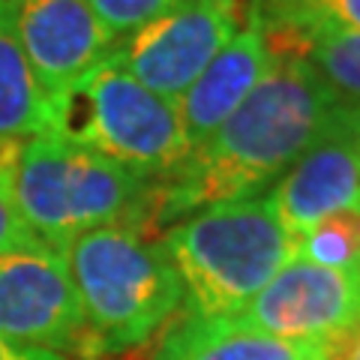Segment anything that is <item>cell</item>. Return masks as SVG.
Instances as JSON below:
<instances>
[{
	"label": "cell",
	"instance_id": "obj_1",
	"mask_svg": "<svg viewBox=\"0 0 360 360\" xmlns=\"http://www.w3.org/2000/svg\"><path fill=\"white\" fill-rule=\"evenodd\" d=\"M336 105L340 99L300 58L274 51L238 111L156 184L153 229L165 231L201 207L270 189L319 139Z\"/></svg>",
	"mask_w": 360,
	"mask_h": 360
},
{
	"label": "cell",
	"instance_id": "obj_2",
	"mask_svg": "<svg viewBox=\"0 0 360 360\" xmlns=\"http://www.w3.org/2000/svg\"><path fill=\"white\" fill-rule=\"evenodd\" d=\"M144 222H111L63 250L84 315V360L148 345L184 307L180 276Z\"/></svg>",
	"mask_w": 360,
	"mask_h": 360
},
{
	"label": "cell",
	"instance_id": "obj_3",
	"mask_svg": "<svg viewBox=\"0 0 360 360\" xmlns=\"http://www.w3.org/2000/svg\"><path fill=\"white\" fill-rule=\"evenodd\" d=\"M160 243L184 285L180 315L189 319H229L295 258L270 189L189 213Z\"/></svg>",
	"mask_w": 360,
	"mask_h": 360
},
{
	"label": "cell",
	"instance_id": "obj_4",
	"mask_svg": "<svg viewBox=\"0 0 360 360\" xmlns=\"http://www.w3.org/2000/svg\"><path fill=\"white\" fill-rule=\"evenodd\" d=\"M153 180L54 132L21 141L13 160L21 219L39 243L60 252L99 225L144 222L153 229Z\"/></svg>",
	"mask_w": 360,
	"mask_h": 360
},
{
	"label": "cell",
	"instance_id": "obj_5",
	"mask_svg": "<svg viewBox=\"0 0 360 360\" xmlns=\"http://www.w3.org/2000/svg\"><path fill=\"white\" fill-rule=\"evenodd\" d=\"M51 132L153 184L189 156L177 103L144 87L111 54L51 103Z\"/></svg>",
	"mask_w": 360,
	"mask_h": 360
},
{
	"label": "cell",
	"instance_id": "obj_6",
	"mask_svg": "<svg viewBox=\"0 0 360 360\" xmlns=\"http://www.w3.org/2000/svg\"><path fill=\"white\" fill-rule=\"evenodd\" d=\"M240 21L243 0H186L117 39L111 58L153 94L177 103L231 42Z\"/></svg>",
	"mask_w": 360,
	"mask_h": 360
},
{
	"label": "cell",
	"instance_id": "obj_7",
	"mask_svg": "<svg viewBox=\"0 0 360 360\" xmlns=\"http://www.w3.org/2000/svg\"><path fill=\"white\" fill-rule=\"evenodd\" d=\"M0 336L84 360V315L60 250L0 252Z\"/></svg>",
	"mask_w": 360,
	"mask_h": 360
},
{
	"label": "cell",
	"instance_id": "obj_8",
	"mask_svg": "<svg viewBox=\"0 0 360 360\" xmlns=\"http://www.w3.org/2000/svg\"><path fill=\"white\" fill-rule=\"evenodd\" d=\"M225 321L279 340L330 345L360 321V274L291 258L243 309Z\"/></svg>",
	"mask_w": 360,
	"mask_h": 360
},
{
	"label": "cell",
	"instance_id": "obj_9",
	"mask_svg": "<svg viewBox=\"0 0 360 360\" xmlns=\"http://www.w3.org/2000/svg\"><path fill=\"white\" fill-rule=\"evenodd\" d=\"M270 198L295 240L330 217L360 213V103L340 99L319 139L270 186Z\"/></svg>",
	"mask_w": 360,
	"mask_h": 360
},
{
	"label": "cell",
	"instance_id": "obj_10",
	"mask_svg": "<svg viewBox=\"0 0 360 360\" xmlns=\"http://www.w3.org/2000/svg\"><path fill=\"white\" fill-rule=\"evenodd\" d=\"M6 6L49 103L60 99L115 49V37L87 0H6Z\"/></svg>",
	"mask_w": 360,
	"mask_h": 360
},
{
	"label": "cell",
	"instance_id": "obj_11",
	"mask_svg": "<svg viewBox=\"0 0 360 360\" xmlns=\"http://www.w3.org/2000/svg\"><path fill=\"white\" fill-rule=\"evenodd\" d=\"M270 63L274 49L267 37V21L252 0H243V21L238 33L177 99L189 150L201 148L238 111V105L264 78Z\"/></svg>",
	"mask_w": 360,
	"mask_h": 360
},
{
	"label": "cell",
	"instance_id": "obj_12",
	"mask_svg": "<svg viewBox=\"0 0 360 360\" xmlns=\"http://www.w3.org/2000/svg\"><path fill=\"white\" fill-rule=\"evenodd\" d=\"M328 342L279 340L234 328L225 319L174 315L160 336L153 360H328Z\"/></svg>",
	"mask_w": 360,
	"mask_h": 360
},
{
	"label": "cell",
	"instance_id": "obj_13",
	"mask_svg": "<svg viewBox=\"0 0 360 360\" xmlns=\"http://www.w3.org/2000/svg\"><path fill=\"white\" fill-rule=\"evenodd\" d=\"M49 132L51 103L27 63L6 0H0V141L21 144Z\"/></svg>",
	"mask_w": 360,
	"mask_h": 360
},
{
	"label": "cell",
	"instance_id": "obj_14",
	"mask_svg": "<svg viewBox=\"0 0 360 360\" xmlns=\"http://www.w3.org/2000/svg\"><path fill=\"white\" fill-rule=\"evenodd\" d=\"M270 49L295 54L336 99L360 103V30H270Z\"/></svg>",
	"mask_w": 360,
	"mask_h": 360
},
{
	"label": "cell",
	"instance_id": "obj_15",
	"mask_svg": "<svg viewBox=\"0 0 360 360\" xmlns=\"http://www.w3.org/2000/svg\"><path fill=\"white\" fill-rule=\"evenodd\" d=\"M270 30H360V0H252Z\"/></svg>",
	"mask_w": 360,
	"mask_h": 360
},
{
	"label": "cell",
	"instance_id": "obj_16",
	"mask_svg": "<svg viewBox=\"0 0 360 360\" xmlns=\"http://www.w3.org/2000/svg\"><path fill=\"white\" fill-rule=\"evenodd\" d=\"M295 258L360 274V213H340L295 240Z\"/></svg>",
	"mask_w": 360,
	"mask_h": 360
},
{
	"label": "cell",
	"instance_id": "obj_17",
	"mask_svg": "<svg viewBox=\"0 0 360 360\" xmlns=\"http://www.w3.org/2000/svg\"><path fill=\"white\" fill-rule=\"evenodd\" d=\"M87 4L117 42L186 0H87Z\"/></svg>",
	"mask_w": 360,
	"mask_h": 360
},
{
	"label": "cell",
	"instance_id": "obj_18",
	"mask_svg": "<svg viewBox=\"0 0 360 360\" xmlns=\"http://www.w3.org/2000/svg\"><path fill=\"white\" fill-rule=\"evenodd\" d=\"M18 144L0 141V252L9 250H25V246L39 243L21 219V210L13 195V160H15Z\"/></svg>",
	"mask_w": 360,
	"mask_h": 360
},
{
	"label": "cell",
	"instance_id": "obj_19",
	"mask_svg": "<svg viewBox=\"0 0 360 360\" xmlns=\"http://www.w3.org/2000/svg\"><path fill=\"white\" fill-rule=\"evenodd\" d=\"M0 360H78V357L51 352V348L27 345V342L9 340V336H0Z\"/></svg>",
	"mask_w": 360,
	"mask_h": 360
},
{
	"label": "cell",
	"instance_id": "obj_20",
	"mask_svg": "<svg viewBox=\"0 0 360 360\" xmlns=\"http://www.w3.org/2000/svg\"><path fill=\"white\" fill-rule=\"evenodd\" d=\"M328 360H360V321L352 324L342 336L330 342V357Z\"/></svg>",
	"mask_w": 360,
	"mask_h": 360
}]
</instances>
